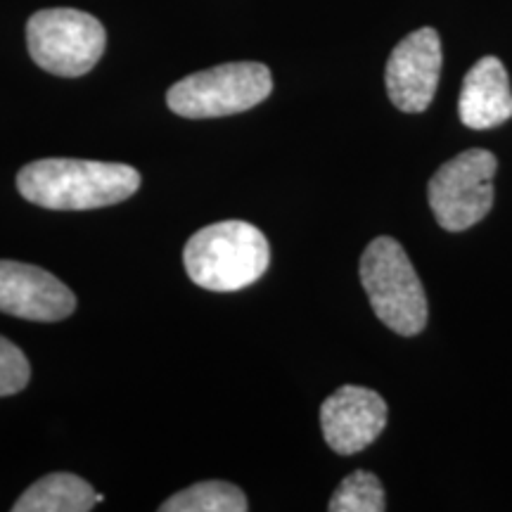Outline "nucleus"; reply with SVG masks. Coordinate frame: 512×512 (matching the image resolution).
<instances>
[{"label":"nucleus","mask_w":512,"mask_h":512,"mask_svg":"<svg viewBox=\"0 0 512 512\" xmlns=\"http://www.w3.org/2000/svg\"><path fill=\"white\" fill-rule=\"evenodd\" d=\"M271 91L273 76L266 64L228 62L174 83L166 93V105L185 119H216L252 110Z\"/></svg>","instance_id":"4"},{"label":"nucleus","mask_w":512,"mask_h":512,"mask_svg":"<svg viewBox=\"0 0 512 512\" xmlns=\"http://www.w3.org/2000/svg\"><path fill=\"white\" fill-rule=\"evenodd\" d=\"M74 292L53 273L19 261H0V311L8 316L53 323L72 316Z\"/></svg>","instance_id":"9"},{"label":"nucleus","mask_w":512,"mask_h":512,"mask_svg":"<svg viewBox=\"0 0 512 512\" xmlns=\"http://www.w3.org/2000/svg\"><path fill=\"white\" fill-rule=\"evenodd\" d=\"M458 117L475 131L501 126L512 117L510 79L498 57H482L465 74L458 98Z\"/></svg>","instance_id":"10"},{"label":"nucleus","mask_w":512,"mask_h":512,"mask_svg":"<svg viewBox=\"0 0 512 512\" xmlns=\"http://www.w3.org/2000/svg\"><path fill=\"white\" fill-rule=\"evenodd\" d=\"M29 55L38 67L64 79L88 74L107 46L100 19L74 8L36 12L27 24Z\"/></svg>","instance_id":"5"},{"label":"nucleus","mask_w":512,"mask_h":512,"mask_svg":"<svg viewBox=\"0 0 512 512\" xmlns=\"http://www.w3.org/2000/svg\"><path fill=\"white\" fill-rule=\"evenodd\" d=\"M361 283L375 316L396 335L413 337L425 330L427 294L418 273L394 238H375L361 256Z\"/></svg>","instance_id":"3"},{"label":"nucleus","mask_w":512,"mask_h":512,"mask_svg":"<svg viewBox=\"0 0 512 512\" xmlns=\"http://www.w3.org/2000/svg\"><path fill=\"white\" fill-rule=\"evenodd\" d=\"M320 427L332 451L354 456L387 427V403L373 389L344 384L320 406Z\"/></svg>","instance_id":"8"},{"label":"nucleus","mask_w":512,"mask_h":512,"mask_svg":"<svg viewBox=\"0 0 512 512\" xmlns=\"http://www.w3.org/2000/svg\"><path fill=\"white\" fill-rule=\"evenodd\" d=\"M190 280L209 292H238L254 285L271 264V247L247 221H221L197 230L183 249Z\"/></svg>","instance_id":"2"},{"label":"nucleus","mask_w":512,"mask_h":512,"mask_svg":"<svg viewBox=\"0 0 512 512\" xmlns=\"http://www.w3.org/2000/svg\"><path fill=\"white\" fill-rule=\"evenodd\" d=\"M138 188L140 174L133 166L91 159H38L17 174L19 195L53 211L112 207L136 195Z\"/></svg>","instance_id":"1"},{"label":"nucleus","mask_w":512,"mask_h":512,"mask_svg":"<svg viewBox=\"0 0 512 512\" xmlns=\"http://www.w3.org/2000/svg\"><path fill=\"white\" fill-rule=\"evenodd\" d=\"M247 496L230 482H200L178 491L159 505L162 512H245Z\"/></svg>","instance_id":"12"},{"label":"nucleus","mask_w":512,"mask_h":512,"mask_svg":"<svg viewBox=\"0 0 512 512\" xmlns=\"http://www.w3.org/2000/svg\"><path fill=\"white\" fill-rule=\"evenodd\" d=\"M98 503V494L86 479L69 475V472H53L31 484L17 503L15 512H88Z\"/></svg>","instance_id":"11"},{"label":"nucleus","mask_w":512,"mask_h":512,"mask_svg":"<svg viewBox=\"0 0 512 512\" xmlns=\"http://www.w3.org/2000/svg\"><path fill=\"white\" fill-rule=\"evenodd\" d=\"M441 41L430 27L413 31L392 50L387 62V93L401 112H425L432 105L441 74Z\"/></svg>","instance_id":"7"},{"label":"nucleus","mask_w":512,"mask_h":512,"mask_svg":"<svg viewBox=\"0 0 512 512\" xmlns=\"http://www.w3.org/2000/svg\"><path fill=\"white\" fill-rule=\"evenodd\" d=\"M384 508L387 503L382 482L366 470L351 472L332 494L328 505L330 512H382Z\"/></svg>","instance_id":"13"},{"label":"nucleus","mask_w":512,"mask_h":512,"mask_svg":"<svg viewBox=\"0 0 512 512\" xmlns=\"http://www.w3.org/2000/svg\"><path fill=\"white\" fill-rule=\"evenodd\" d=\"M496 157L489 150H467L448 159L430 181L434 219L448 233L477 226L494 207Z\"/></svg>","instance_id":"6"},{"label":"nucleus","mask_w":512,"mask_h":512,"mask_svg":"<svg viewBox=\"0 0 512 512\" xmlns=\"http://www.w3.org/2000/svg\"><path fill=\"white\" fill-rule=\"evenodd\" d=\"M31 366L24 351L15 347L10 339L0 337V396L22 392L29 384Z\"/></svg>","instance_id":"14"}]
</instances>
